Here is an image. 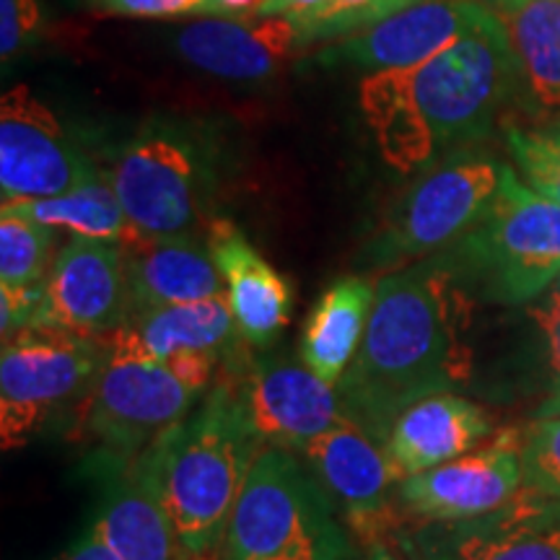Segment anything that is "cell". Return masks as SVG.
<instances>
[{
  "instance_id": "d6a6232c",
  "label": "cell",
  "mask_w": 560,
  "mask_h": 560,
  "mask_svg": "<svg viewBox=\"0 0 560 560\" xmlns=\"http://www.w3.org/2000/svg\"><path fill=\"white\" fill-rule=\"evenodd\" d=\"M529 317L540 327L545 348H548L552 376H556L560 392V278L542 293V299L537 304L529 306Z\"/></svg>"
},
{
  "instance_id": "5b68a950",
  "label": "cell",
  "mask_w": 560,
  "mask_h": 560,
  "mask_svg": "<svg viewBox=\"0 0 560 560\" xmlns=\"http://www.w3.org/2000/svg\"><path fill=\"white\" fill-rule=\"evenodd\" d=\"M348 524L338 506L296 459L265 446L252 462L231 514L221 560H350Z\"/></svg>"
},
{
  "instance_id": "cb8c5ba5",
  "label": "cell",
  "mask_w": 560,
  "mask_h": 560,
  "mask_svg": "<svg viewBox=\"0 0 560 560\" xmlns=\"http://www.w3.org/2000/svg\"><path fill=\"white\" fill-rule=\"evenodd\" d=\"M509 34L516 89L532 115H560V0H529L493 11Z\"/></svg>"
},
{
  "instance_id": "7402d4cb",
  "label": "cell",
  "mask_w": 560,
  "mask_h": 560,
  "mask_svg": "<svg viewBox=\"0 0 560 560\" xmlns=\"http://www.w3.org/2000/svg\"><path fill=\"white\" fill-rule=\"evenodd\" d=\"M374 296L376 283H371L369 278H338L322 291L306 317L299 355L319 380L332 387H338L359 353Z\"/></svg>"
},
{
  "instance_id": "ba28073f",
  "label": "cell",
  "mask_w": 560,
  "mask_h": 560,
  "mask_svg": "<svg viewBox=\"0 0 560 560\" xmlns=\"http://www.w3.org/2000/svg\"><path fill=\"white\" fill-rule=\"evenodd\" d=\"M202 397L166 361L107 342V359L81 405L79 436L94 441L109 459L136 462L161 433L190 416Z\"/></svg>"
},
{
  "instance_id": "1f68e13d",
  "label": "cell",
  "mask_w": 560,
  "mask_h": 560,
  "mask_svg": "<svg viewBox=\"0 0 560 560\" xmlns=\"http://www.w3.org/2000/svg\"><path fill=\"white\" fill-rule=\"evenodd\" d=\"M42 301H45V283L26 285V289L0 285V330H3V340L37 325Z\"/></svg>"
},
{
  "instance_id": "9a60e30c",
  "label": "cell",
  "mask_w": 560,
  "mask_h": 560,
  "mask_svg": "<svg viewBox=\"0 0 560 560\" xmlns=\"http://www.w3.org/2000/svg\"><path fill=\"white\" fill-rule=\"evenodd\" d=\"M488 13L480 0H420L380 24L332 42L317 55V62L369 73L416 68L472 32Z\"/></svg>"
},
{
  "instance_id": "2e32d148",
  "label": "cell",
  "mask_w": 560,
  "mask_h": 560,
  "mask_svg": "<svg viewBox=\"0 0 560 560\" xmlns=\"http://www.w3.org/2000/svg\"><path fill=\"white\" fill-rule=\"evenodd\" d=\"M299 454L335 501L348 529L366 542H382L395 522L387 490L397 478L380 441L342 420Z\"/></svg>"
},
{
  "instance_id": "f1b7e54d",
  "label": "cell",
  "mask_w": 560,
  "mask_h": 560,
  "mask_svg": "<svg viewBox=\"0 0 560 560\" xmlns=\"http://www.w3.org/2000/svg\"><path fill=\"white\" fill-rule=\"evenodd\" d=\"M524 488L560 499V416L535 418L522 431Z\"/></svg>"
},
{
  "instance_id": "3957f363",
  "label": "cell",
  "mask_w": 560,
  "mask_h": 560,
  "mask_svg": "<svg viewBox=\"0 0 560 560\" xmlns=\"http://www.w3.org/2000/svg\"><path fill=\"white\" fill-rule=\"evenodd\" d=\"M260 450L242 380L219 374L198 408L130 465L140 486L164 506L187 560H221L231 514Z\"/></svg>"
},
{
  "instance_id": "f546056e",
  "label": "cell",
  "mask_w": 560,
  "mask_h": 560,
  "mask_svg": "<svg viewBox=\"0 0 560 560\" xmlns=\"http://www.w3.org/2000/svg\"><path fill=\"white\" fill-rule=\"evenodd\" d=\"M42 13L37 0H0V58L11 62L37 42Z\"/></svg>"
},
{
  "instance_id": "277c9868",
  "label": "cell",
  "mask_w": 560,
  "mask_h": 560,
  "mask_svg": "<svg viewBox=\"0 0 560 560\" xmlns=\"http://www.w3.org/2000/svg\"><path fill=\"white\" fill-rule=\"evenodd\" d=\"M462 291L493 304H527L560 278V206L503 166L501 185L482 219L431 257Z\"/></svg>"
},
{
  "instance_id": "484cf974",
  "label": "cell",
  "mask_w": 560,
  "mask_h": 560,
  "mask_svg": "<svg viewBox=\"0 0 560 560\" xmlns=\"http://www.w3.org/2000/svg\"><path fill=\"white\" fill-rule=\"evenodd\" d=\"M52 242L50 226L24 215L0 213V285L26 289L45 283L52 268Z\"/></svg>"
},
{
  "instance_id": "836d02e7",
  "label": "cell",
  "mask_w": 560,
  "mask_h": 560,
  "mask_svg": "<svg viewBox=\"0 0 560 560\" xmlns=\"http://www.w3.org/2000/svg\"><path fill=\"white\" fill-rule=\"evenodd\" d=\"M327 0H268L260 16H289L299 19L304 13L317 11L319 5H325Z\"/></svg>"
},
{
  "instance_id": "ffe728a7",
  "label": "cell",
  "mask_w": 560,
  "mask_h": 560,
  "mask_svg": "<svg viewBox=\"0 0 560 560\" xmlns=\"http://www.w3.org/2000/svg\"><path fill=\"white\" fill-rule=\"evenodd\" d=\"M490 418L478 405L454 395L439 392L412 402L392 425L384 454L397 480L433 470L446 462L470 454L480 441L488 439Z\"/></svg>"
},
{
  "instance_id": "e575fe53",
  "label": "cell",
  "mask_w": 560,
  "mask_h": 560,
  "mask_svg": "<svg viewBox=\"0 0 560 560\" xmlns=\"http://www.w3.org/2000/svg\"><path fill=\"white\" fill-rule=\"evenodd\" d=\"M268 0H213L215 16L226 19H244V16H260Z\"/></svg>"
},
{
  "instance_id": "30bf717a",
  "label": "cell",
  "mask_w": 560,
  "mask_h": 560,
  "mask_svg": "<svg viewBox=\"0 0 560 560\" xmlns=\"http://www.w3.org/2000/svg\"><path fill=\"white\" fill-rule=\"evenodd\" d=\"M397 542L410 560H560V499L522 488L490 514L423 522Z\"/></svg>"
},
{
  "instance_id": "5bb4252c",
  "label": "cell",
  "mask_w": 560,
  "mask_h": 560,
  "mask_svg": "<svg viewBox=\"0 0 560 560\" xmlns=\"http://www.w3.org/2000/svg\"><path fill=\"white\" fill-rule=\"evenodd\" d=\"M524 488L522 431L400 482L402 506L423 522H465L506 506Z\"/></svg>"
},
{
  "instance_id": "d6986e66",
  "label": "cell",
  "mask_w": 560,
  "mask_h": 560,
  "mask_svg": "<svg viewBox=\"0 0 560 560\" xmlns=\"http://www.w3.org/2000/svg\"><path fill=\"white\" fill-rule=\"evenodd\" d=\"M208 247L226 283V299L242 338L252 348L272 346L291 322V283L252 247L234 223L213 221L208 229Z\"/></svg>"
},
{
  "instance_id": "8992f818",
  "label": "cell",
  "mask_w": 560,
  "mask_h": 560,
  "mask_svg": "<svg viewBox=\"0 0 560 560\" xmlns=\"http://www.w3.org/2000/svg\"><path fill=\"white\" fill-rule=\"evenodd\" d=\"M109 182L140 236L195 234L215 190L213 161L177 125L153 122L122 145Z\"/></svg>"
},
{
  "instance_id": "83f0119b",
  "label": "cell",
  "mask_w": 560,
  "mask_h": 560,
  "mask_svg": "<svg viewBox=\"0 0 560 560\" xmlns=\"http://www.w3.org/2000/svg\"><path fill=\"white\" fill-rule=\"evenodd\" d=\"M509 149L522 182L560 206V122L545 128H509Z\"/></svg>"
},
{
  "instance_id": "d590c367",
  "label": "cell",
  "mask_w": 560,
  "mask_h": 560,
  "mask_svg": "<svg viewBox=\"0 0 560 560\" xmlns=\"http://www.w3.org/2000/svg\"><path fill=\"white\" fill-rule=\"evenodd\" d=\"M363 560H400L392 552L387 545L384 542H369V550H366V558Z\"/></svg>"
},
{
  "instance_id": "603a6c76",
  "label": "cell",
  "mask_w": 560,
  "mask_h": 560,
  "mask_svg": "<svg viewBox=\"0 0 560 560\" xmlns=\"http://www.w3.org/2000/svg\"><path fill=\"white\" fill-rule=\"evenodd\" d=\"M94 522L96 537L120 560H187L177 529L161 503L130 470L112 475Z\"/></svg>"
},
{
  "instance_id": "74e56055",
  "label": "cell",
  "mask_w": 560,
  "mask_h": 560,
  "mask_svg": "<svg viewBox=\"0 0 560 560\" xmlns=\"http://www.w3.org/2000/svg\"><path fill=\"white\" fill-rule=\"evenodd\" d=\"M488 3L493 5V11H501V9H516V5L529 3V0H488Z\"/></svg>"
},
{
  "instance_id": "ac0fdd59",
  "label": "cell",
  "mask_w": 560,
  "mask_h": 560,
  "mask_svg": "<svg viewBox=\"0 0 560 560\" xmlns=\"http://www.w3.org/2000/svg\"><path fill=\"white\" fill-rule=\"evenodd\" d=\"M177 52L202 73L223 81H268L301 47L289 16H213L177 34Z\"/></svg>"
},
{
  "instance_id": "e0dca14e",
  "label": "cell",
  "mask_w": 560,
  "mask_h": 560,
  "mask_svg": "<svg viewBox=\"0 0 560 560\" xmlns=\"http://www.w3.org/2000/svg\"><path fill=\"white\" fill-rule=\"evenodd\" d=\"M107 342L153 361L185 353L210 355L221 363V374L236 380H244L249 369L244 353L247 340L236 327L226 293L192 304L130 312L128 319L107 335Z\"/></svg>"
},
{
  "instance_id": "7a4b0ae2",
  "label": "cell",
  "mask_w": 560,
  "mask_h": 560,
  "mask_svg": "<svg viewBox=\"0 0 560 560\" xmlns=\"http://www.w3.org/2000/svg\"><path fill=\"white\" fill-rule=\"evenodd\" d=\"M462 293L433 260L376 280L366 332L338 395L346 420L382 446L412 402L452 392L467 376Z\"/></svg>"
},
{
  "instance_id": "d4e9b609",
  "label": "cell",
  "mask_w": 560,
  "mask_h": 560,
  "mask_svg": "<svg viewBox=\"0 0 560 560\" xmlns=\"http://www.w3.org/2000/svg\"><path fill=\"white\" fill-rule=\"evenodd\" d=\"M0 213L24 215L50 229H68L73 236H89V240L117 242L122 247L138 242L140 234L125 213L109 174H94L81 182L75 190L52 195V198H26V200H3Z\"/></svg>"
},
{
  "instance_id": "4fadbf2b",
  "label": "cell",
  "mask_w": 560,
  "mask_h": 560,
  "mask_svg": "<svg viewBox=\"0 0 560 560\" xmlns=\"http://www.w3.org/2000/svg\"><path fill=\"white\" fill-rule=\"evenodd\" d=\"M242 397L260 444L296 454L346 420L338 387L319 380L304 361L283 355L252 361Z\"/></svg>"
},
{
  "instance_id": "8d00e7d4",
  "label": "cell",
  "mask_w": 560,
  "mask_h": 560,
  "mask_svg": "<svg viewBox=\"0 0 560 560\" xmlns=\"http://www.w3.org/2000/svg\"><path fill=\"white\" fill-rule=\"evenodd\" d=\"M548 416H560V392H556V395L545 402V408L537 412V418H548Z\"/></svg>"
},
{
  "instance_id": "52a82bcc",
  "label": "cell",
  "mask_w": 560,
  "mask_h": 560,
  "mask_svg": "<svg viewBox=\"0 0 560 560\" xmlns=\"http://www.w3.org/2000/svg\"><path fill=\"white\" fill-rule=\"evenodd\" d=\"M503 166L475 153L433 161L389 208L380 234L366 247L371 268L405 265L450 249L482 219L501 185Z\"/></svg>"
},
{
  "instance_id": "4dcf8cb0",
  "label": "cell",
  "mask_w": 560,
  "mask_h": 560,
  "mask_svg": "<svg viewBox=\"0 0 560 560\" xmlns=\"http://www.w3.org/2000/svg\"><path fill=\"white\" fill-rule=\"evenodd\" d=\"M94 3L117 16L132 19L215 16L213 0H94Z\"/></svg>"
},
{
  "instance_id": "6da1fadb",
  "label": "cell",
  "mask_w": 560,
  "mask_h": 560,
  "mask_svg": "<svg viewBox=\"0 0 560 560\" xmlns=\"http://www.w3.org/2000/svg\"><path fill=\"white\" fill-rule=\"evenodd\" d=\"M514 89L509 34L490 11L436 58L369 73L359 107L382 159L395 172L416 174L454 145L488 136Z\"/></svg>"
},
{
  "instance_id": "44dd1931",
  "label": "cell",
  "mask_w": 560,
  "mask_h": 560,
  "mask_svg": "<svg viewBox=\"0 0 560 560\" xmlns=\"http://www.w3.org/2000/svg\"><path fill=\"white\" fill-rule=\"evenodd\" d=\"M128 314L159 306L192 304L226 293V283L208 242L195 234L149 240L140 236L125 247Z\"/></svg>"
},
{
  "instance_id": "9c48e42d",
  "label": "cell",
  "mask_w": 560,
  "mask_h": 560,
  "mask_svg": "<svg viewBox=\"0 0 560 560\" xmlns=\"http://www.w3.org/2000/svg\"><path fill=\"white\" fill-rule=\"evenodd\" d=\"M107 359L104 338L58 327H26L3 340L0 353V441L19 450L86 389Z\"/></svg>"
},
{
  "instance_id": "4316f807",
  "label": "cell",
  "mask_w": 560,
  "mask_h": 560,
  "mask_svg": "<svg viewBox=\"0 0 560 560\" xmlns=\"http://www.w3.org/2000/svg\"><path fill=\"white\" fill-rule=\"evenodd\" d=\"M416 3L420 0H327L317 11L291 21L296 26L301 45L330 39L338 42V37L342 39L348 34L380 24V21L395 16V13Z\"/></svg>"
},
{
  "instance_id": "8fae6325",
  "label": "cell",
  "mask_w": 560,
  "mask_h": 560,
  "mask_svg": "<svg viewBox=\"0 0 560 560\" xmlns=\"http://www.w3.org/2000/svg\"><path fill=\"white\" fill-rule=\"evenodd\" d=\"M100 174L62 128L60 117L24 83L0 100L3 200L52 198Z\"/></svg>"
},
{
  "instance_id": "7c38bea8",
  "label": "cell",
  "mask_w": 560,
  "mask_h": 560,
  "mask_svg": "<svg viewBox=\"0 0 560 560\" xmlns=\"http://www.w3.org/2000/svg\"><path fill=\"white\" fill-rule=\"evenodd\" d=\"M128 306L122 244L73 236L47 272L37 325L107 338L128 319Z\"/></svg>"
}]
</instances>
